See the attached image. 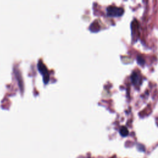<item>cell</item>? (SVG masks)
Here are the masks:
<instances>
[{
    "mask_svg": "<svg viewBox=\"0 0 158 158\" xmlns=\"http://www.w3.org/2000/svg\"><path fill=\"white\" fill-rule=\"evenodd\" d=\"M107 16L111 17H118L123 15L124 10L122 8L116 7L115 6H110L106 9Z\"/></svg>",
    "mask_w": 158,
    "mask_h": 158,
    "instance_id": "obj_1",
    "label": "cell"
},
{
    "mask_svg": "<svg viewBox=\"0 0 158 158\" xmlns=\"http://www.w3.org/2000/svg\"><path fill=\"white\" fill-rule=\"evenodd\" d=\"M38 68L40 72L43 75V81L45 84H48L49 81V72L46 67V66L45 65V64L43 63L42 61H39L38 64Z\"/></svg>",
    "mask_w": 158,
    "mask_h": 158,
    "instance_id": "obj_2",
    "label": "cell"
},
{
    "mask_svg": "<svg viewBox=\"0 0 158 158\" xmlns=\"http://www.w3.org/2000/svg\"><path fill=\"white\" fill-rule=\"evenodd\" d=\"M131 81L134 85H138L141 82V77L138 73L134 72L131 75Z\"/></svg>",
    "mask_w": 158,
    "mask_h": 158,
    "instance_id": "obj_3",
    "label": "cell"
},
{
    "mask_svg": "<svg viewBox=\"0 0 158 158\" xmlns=\"http://www.w3.org/2000/svg\"><path fill=\"white\" fill-rule=\"evenodd\" d=\"M99 29H100L99 25L96 21L93 22L90 26V30L92 32H96L99 31Z\"/></svg>",
    "mask_w": 158,
    "mask_h": 158,
    "instance_id": "obj_4",
    "label": "cell"
},
{
    "mask_svg": "<svg viewBox=\"0 0 158 158\" xmlns=\"http://www.w3.org/2000/svg\"><path fill=\"white\" fill-rule=\"evenodd\" d=\"M129 134V131L128 130V129L127 128V127L123 126L120 128V134L122 137H126L127 136H128Z\"/></svg>",
    "mask_w": 158,
    "mask_h": 158,
    "instance_id": "obj_5",
    "label": "cell"
},
{
    "mask_svg": "<svg viewBox=\"0 0 158 158\" xmlns=\"http://www.w3.org/2000/svg\"><path fill=\"white\" fill-rule=\"evenodd\" d=\"M137 63H138V64L139 65H140V66H143L145 65V61L144 58H143L142 56H140V55L137 56Z\"/></svg>",
    "mask_w": 158,
    "mask_h": 158,
    "instance_id": "obj_6",
    "label": "cell"
},
{
    "mask_svg": "<svg viewBox=\"0 0 158 158\" xmlns=\"http://www.w3.org/2000/svg\"><path fill=\"white\" fill-rule=\"evenodd\" d=\"M137 148H138V149L140 151H145V150L144 146L142 145H140V144L137 145Z\"/></svg>",
    "mask_w": 158,
    "mask_h": 158,
    "instance_id": "obj_7",
    "label": "cell"
}]
</instances>
